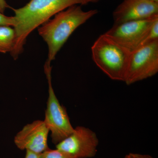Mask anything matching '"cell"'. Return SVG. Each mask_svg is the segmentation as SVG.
<instances>
[{
    "mask_svg": "<svg viewBox=\"0 0 158 158\" xmlns=\"http://www.w3.org/2000/svg\"><path fill=\"white\" fill-rule=\"evenodd\" d=\"M39 155L30 151L27 150L25 158H39Z\"/></svg>",
    "mask_w": 158,
    "mask_h": 158,
    "instance_id": "2e32d148",
    "label": "cell"
},
{
    "mask_svg": "<svg viewBox=\"0 0 158 158\" xmlns=\"http://www.w3.org/2000/svg\"><path fill=\"white\" fill-rule=\"evenodd\" d=\"M158 15L146 19L115 24L105 34L131 52L141 47Z\"/></svg>",
    "mask_w": 158,
    "mask_h": 158,
    "instance_id": "8992f818",
    "label": "cell"
},
{
    "mask_svg": "<svg viewBox=\"0 0 158 158\" xmlns=\"http://www.w3.org/2000/svg\"><path fill=\"white\" fill-rule=\"evenodd\" d=\"M49 130L44 120H35L25 126L14 138L18 148L40 154L48 149V138Z\"/></svg>",
    "mask_w": 158,
    "mask_h": 158,
    "instance_id": "ba28073f",
    "label": "cell"
},
{
    "mask_svg": "<svg viewBox=\"0 0 158 158\" xmlns=\"http://www.w3.org/2000/svg\"><path fill=\"white\" fill-rule=\"evenodd\" d=\"M39 158H73L66 153L56 148H49L39 155Z\"/></svg>",
    "mask_w": 158,
    "mask_h": 158,
    "instance_id": "8fae6325",
    "label": "cell"
},
{
    "mask_svg": "<svg viewBox=\"0 0 158 158\" xmlns=\"http://www.w3.org/2000/svg\"><path fill=\"white\" fill-rule=\"evenodd\" d=\"M9 7V6L6 3V0H0V12L4 13L6 8Z\"/></svg>",
    "mask_w": 158,
    "mask_h": 158,
    "instance_id": "9a60e30c",
    "label": "cell"
},
{
    "mask_svg": "<svg viewBox=\"0 0 158 158\" xmlns=\"http://www.w3.org/2000/svg\"><path fill=\"white\" fill-rule=\"evenodd\" d=\"M123 158H131V156H130L129 154L127 155H126Z\"/></svg>",
    "mask_w": 158,
    "mask_h": 158,
    "instance_id": "ac0fdd59",
    "label": "cell"
},
{
    "mask_svg": "<svg viewBox=\"0 0 158 158\" xmlns=\"http://www.w3.org/2000/svg\"><path fill=\"white\" fill-rule=\"evenodd\" d=\"M51 63L46 62L44 72L48 84L49 96L47 102L44 122L51 132L52 142L56 145L74 131L65 106L60 104L52 84Z\"/></svg>",
    "mask_w": 158,
    "mask_h": 158,
    "instance_id": "277c9868",
    "label": "cell"
},
{
    "mask_svg": "<svg viewBox=\"0 0 158 158\" xmlns=\"http://www.w3.org/2000/svg\"><path fill=\"white\" fill-rule=\"evenodd\" d=\"M158 15V3L149 0H123L113 12L115 24L146 19Z\"/></svg>",
    "mask_w": 158,
    "mask_h": 158,
    "instance_id": "9c48e42d",
    "label": "cell"
},
{
    "mask_svg": "<svg viewBox=\"0 0 158 158\" xmlns=\"http://www.w3.org/2000/svg\"><path fill=\"white\" fill-rule=\"evenodd\" d=\"M149 1L154 2L158 3V0H149Z\"/></svg>",
    "mask_w": 158,
    "mask_h": 158,
    "instance_id": "e0dca14e",
    "label": "cell"
},
{
    "mask_svg": "<svg viewBox=\"0 0 158 158\" xmlns=\"http://www.w3.org/2000/svg\"><path fill=\"white\" fill-rule=\"evenodd\" d=\"M98 13L97 9L85 11L81 6L76 5L55 15L53 19L39 27V35L48 46L47 62L51 63L54 60L74 31Z\"/></svg>",
    "mask_w": 158,
    "mask_h": 158,
    "instance_id": "7a4b0ae2",
    "label": "cell"
},
{
    "mask_svg": "<svg viewBox=\"0 0 158 158\" xmlns=\"http://www.w3.org/2000/svg\"><path fill=\"white\" fill-rule=\"evenodd\" d=\"M99 144L95 132L77 126L68 137L56 145V148L73 158H91L96 155Z\"/></svg>",
    "mask_w": 158,
    "mask_h": 158,
    "instance_id": "52a82bcc",
    "label": "cell"
},
{
    "mask_svg": "<svg viewBox=\"0 0 158 158\" xmlns=\"http://www.w3.org/2000/svg\"><path fill=\"white\" fill-rule=\"evenodd\" d=\"M101 0H31L26 6L14 11L15 42L11 55L15 60L23 51L30 34L47 22L51 17L69 7L98 2Z\"/></svg>",
    "mask_w": 158,
    "mask_h": 158,
    "instance_id": "6da1fadb",
    "label": "cell"
},
{
    "mask_svg": "<svg viewBox=\"0 0 158 158\" xmlns=\"http://www.w3.org/2000/svg\"><path fill=\"white\" fill-rule=\"evenodd\" d=\"M94 62L111 80L124 82L130 52L106 34L95 40L91 48Z\"/></svg>",
    "mask_w": 158,
    "mask_h": 158,
    "instance_id": "3957f363",
    "label": "cell"
},
{
    "mask_svg": "<svg viewBox=\"0 0 158 158\" xmlns=\"http://www.w3.org/2000/svg\"><path fill=\"white\" fill-rule=\"evenodd\" d=\"M158 72V40L131 52L124 82L127 85L151 77Z\"/></svg>",
    "mask_w": 158,
    "mask_h": 158,
    "instance_id": "5b68a950",
    "label": "cell"
},
{
    "mask_svg": "<svg viewBox=\"0 0 158 158\" xmlns=\"http://www.w3.org/2000/svg\"><path fill=\"white\" fill-rule=\"evenodd\" d=\"M15 22L14 16L9 17L0 12V27L7 26L13 27L15 25Z\"/></svg>",
    "mask_w": 158,
    "mask_h": 158,
    "instance_id": "4fadbf2b",
    "label": "cell"
},
{
    "mask_svg": "<svg viewBox=\"0 0 158 158\" xmlns=\"http://www.w3.org/2000/svg\"><path fill=\"white\" fill-rule=\"evenodd\" d=\"M15 42V32L11 27H0V52L6 53L13 49Z\"/></svg>",
    "mask_w": 158,
    "mask_h": 158,
    "instance_id": "30bf717a",
    "label": "cell"
},
{
    "mask_svg": "<svg viewBox=\"0 0 158 158\" xmlns=\"http://www.w3.org/2000/svg\"><path fill=\"white\" fill-rule=\"evenodd\" d=\"M158 40V19L156 20L152 26L141 46L149 44Z\"/></svg>",
    "mask_w": 158,
    "mask_h": 158,
    "instance_id": "7c38bea8",
    "label": "cell"
},
{
    "mask_svg": "<svg viewBox=\"0 0 158 158\" xmlns=\"http://www.w3.org/2000/svg\"><path fill=\"white\" fill-rule=\"evenodd\" d=\"M131 158H153L149 155H148L140 154L138 153H131L129 154Z\"/></svg>",
    "mask_w": 158,
    "mask_h": 158,
    "instance_id": "5bb4252c",
    "label": "cell"
}]
</instances>
